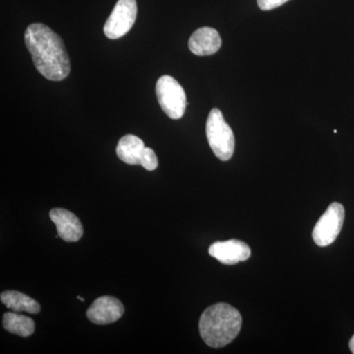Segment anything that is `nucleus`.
I'll return each instance as SVG.
<instances>
[{
  "instance_id": "obj_1",
  "label": "nucleus",
  "mask_w": 354,
  "mask_h": 354,
  "mask_svg": "<svg viewBox=\"0 0 354 354\" xmlns=\"http://www.w3.org/2000/svg\"><path fill=\"white\" fill-rule=\"evenodd\" d=\"M25 44L31 53L35 66L39 73L50 81H62L68 77L71 64L62 38L41 23L27 28Z\"/></svg>"
},
{
  "instance_id": "obj_2",
  "label": "nucleus",
  "mask_w": 354,
  "mask_h": 354,
  "mask_svg": "<svg viewBox=\"0 0 354 354\" xmlns=\"http://www.w3.org/2000/svg\"><path fill=\"white\" fill-rule=\"evenodd\" d=\"M242 317L227 304H216L205 310L199 321L200 335L207 346L221 348L230 344L241 332Z\"/></svg>"
},
{
  "instance_id": "obj_3",
  "label": "nucleus",
  "mask_w": 354,
  "mask_h": 354,
  "mask_svg": "<svg viewBox=\"0 0 354 354\" xmlns=\"http://www.w3.org/2000/svg\"><path fill=\"white\" fill-rule=\"evenodd\" d=\"M206 133L209 145L216 157L221 162L230 160L234 153V135L220 109H213L209 113Z\"/></svg>"
},
{
  "instance_id": "obj_4",
  "label": "nucleus",
  "mask_w": 354,
  "mask_h": 354,
  "mask_svg": "<svg viewBox=\"0 0 354 354\" xmlns=\"http://www.w3.org/2000/svg\"><path fill=\"white\" fill-rule=\"evenodd\" d=\"M156 94L160 108L169 118L176 120L183 118L187 104L186 95L174 77H160L156 85Z\"/></svg>"
},
{
  "instance_id": "obj_5",
  "label": "nucleus",
  "mask_w": 354,
  "mask_h": 354,
  "mask_svg": "<svg viewBox=\"0 0 354 354\" xmlns=\"http://www.w3.org/2000/svg\"><path fill=\"white\" fill-rule=\"evenodd\" d=\"M344 221V208L339 203H332L317 221L312 237L317 245L329 246L337 239Z\"/></svg>"
},
{
  "instance_id": "obj_6",
  "label": "nucleus",
  "mask_w": 354,
  "mask_h": 354,
  "mask_svg": "<svg viewBox=\"0 0 354 354\" xmlns=\"http://www.w3.org/2000/svg\"><path fill=\"white\" fill-rule=\"evenodd\" d=\"M137 12L136 0H118L104 24V32L106 38L118 39L125 36L132 29Z\"/></svg>"
},
{
  "instance_id": "obj_7",
  "label": "nucleus",
  "mask_w": 354,
  "mask_h": 354,
  "mask_svg": "<svg viewBox=\"0 0 354 354\" xmlns=\"http://www.w3.org/2000/svg\"><path fill=\"white\" fill-rule=\"evenodd\" d=\"M124 314V306L118 298L102 297L95 299L87 311L91 322L97 325H108L120 320Z\"/></svg>"
},
{
  "instance_id": "obj_8",
  "label": "nucleus",
  "mask_w": 354,
  "mask_h": 354,
  "mask_svg": "<svg viewBox=\"0 0 354 354\" xmlns=\"http://www.w3.org/2000/svg\"><path fill=\"white\" fill-rule=\"evenodd\" d=\"M209 254L221 264L235 265L248 260L251 256L250 247L237 239L218 241L212 244Z\"/></svg>"
},
{
  "instance_id": "obj_9",
  "label": "nucleus",
  "mask_w": 354,
  "mask_h": 354,
  "mask_svg": "<svg viewBox=\"0 0 354 354\" xmlns=\"http://www.w3.org/2000/svg\"><path fill=\"white\" fill-rule=\"evenodd\" d=\"M50 220L57 225L58 236L66 242H77L83 236L84 230L80 220L73 213L62 208L53 209Z\"/></svg>"
},
{
  "instance_id": "obj_10",
  "label": "nucleus",
  "mask_w": 354,
  "mask_h": 354,
  "mask_svg": "<svg viewBox=\"0 0 354 354\" xmlns=\"http://www.w3.org/2000/svg\"><path fill=\"white\" fill-rule=\"evenodd\" d=\"M188 46L191 53L199 57L214 55L218 53L221 46L220 34L213 28H200L190 37Z\"/></svg>"
},
{
  "instance_id": "obj_11",
  "label": "nucleus",
  "mask_w": 354,
  "mask_h": 354,
  "mask_svg": "<svg viewBox=\"0 0 354 354\" xmlns=\"http://www.w3.org/2000/svg\"><path fill=\"white\" fill-rule=\"evenodd\" d=\"M145 148V144L139 137L135 135H125L118 142L116 153L120 160L125 164L141 165Z\"/></svg>"
},
{
  "instance_id": "obj_12",
  "label": "nucleus",
  "mask_w": 354,
  "mask_h": 354,
  "mask_svg": "<svg viewBox=\"0 0 354 354\" xmlns=\"http://www.w3.org/2000/svg\"><path fill=\"white\" fill-rule=\"evenodd\" d=\"M2 304L7 308L15 312H27V313L38 314L41 306L36 300L18 291L7 290L0 295Z\"/></svg>"
},
{
  "instance_id": "obj_13",
  "label": "nucleus",
  "mask_w": 354,
  "mask_h": 354,
  "mask_svg": "<svg viewBox=\"0 0 354 354\" xmlns=\"http://www.w3.org/2000/svg\"><path fill=\"white\" fill-rule=\"evenodd\" d=\"M2 324L7 332L22 337H28L34 334L35 328H36L32 319L20 314L12 313V312H7L4 314Z\"/></svg>"
},
{
  "instance_id": "obj_14",
  "label": "nucleus",
  "mask_w": 354,
  "mask_h": 354,
  "mask_svg": "<svg viewBox=\"0 0 354 354\" xmlns=\"http://www.w3.org/2000/svg\"><path fill=\"white\" fill-rule=\"evenodd\" d=\"M158 165L157 155L153 152V149L146 147L144 152L143 158H142L141 165L144 169L149 171H155Z\"/></svg>"
},
{
  "instance_id": "obj_15",
  "label": "nucleus",
  "mask_w": 354,
  "mask_h": 354,
  "mask_svg": "<svg viewBox=\"0 0 354 354\" xmlns=\"http://www.w3.org/2000/svg\"><path fill=\"white\" fill-rule=\"evenodd\" d=\"M288 1L290 0H257V3L261 10L269 11L283 6Z\"/></svg>"
},
{
  "instance_id": "obj_16",
  "label": "nucleus",
  "mask_w": 354,
  "mask_h": 354,
  "mask_svg": "<svg viewBox=\"0 0 354 354\" xmlns=\"http://www.w3.org/2000/svg\"><path fill=\"white\" fill-rule=\"evenodd\" d=\"M349 348H351V353L354 354V335L349 342Z\"/></svg>"
},
{
  "instance_id": "obj_17",
  "label": "nucleus",
  "mask_w": 354,
  "mask_h": 354,
  "mask_svg": "<svg viewBox=\"0 0 354 354\" xmlns=\"http://www.w3.org/2000/svg\"><path fill=\"white\" fill-rule=\"evenodd\" d=\"M77 298H78L79 300H81V301H84V298L83 297H77Z\"/></svg>"
}]
</instances>
